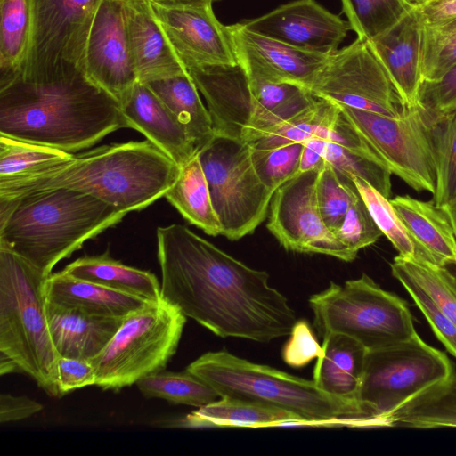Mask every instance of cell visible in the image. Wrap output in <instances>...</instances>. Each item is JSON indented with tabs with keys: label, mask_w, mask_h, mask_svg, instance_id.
<instances>
[{
	"label": "cell",
	"mask_w": 456,
	"mask_h": 456,
	"mask_svg": "<svg viewBox=\"0 0 456 456\" xmlns=\"http://www.w3.org/2000/svg\"><path fill=\"white\" fill-rule=\"evenodd\" d=\"M186 370L211 386L220 397L263 403L297 416L303 425L374 428L358 400L329 395L314 380L252 362L226 351L208 352Z\"/></svg>",
	"instance_id": "obj_5"
},
{
	"label": "cell",
	"mask_w": 456,
	"mask_h": 456,
	"mask_svg": "<svg viewBox=\"0 0 456 456\" xmlns=\"http://www.w3.org/2000/svg\"><path fill=\"white\" fill-rule=\"evenodd\" d=\"M186 316L160 299L126 315L105 348L91 362L95 386L118 391L163 370L175 354Z\"/></svg>",
	"instance_id": "obj_8"
},
{
	"label": "cell",
	"mask_w": 456,
	"mask_h": 456,
	"mask_svg": "<svg viewBox=\"0 0 456 456\" xmlns=\"http://www.w3.org/2000/svg\"><path fill=\"white\" fill-rule=\"evenodd\" d=\"M319 171L298 173L274 191L266 227L288 251L351 262L357 255L330 232L322 217L316 197Z\"/></svg>",
	"instance_id": "obj_14"
},
{
	"label": "cell",
	"mask_w": 456,
	"mask_h": 456,
	"mask_svg": "<svg viewBox=\"0 0 456 456\" xmlns=\"http://www.w3.org/2000/svg\"><path fill=\"white\" fill-rule=\"evenodd\" d=\"M237 62L248 77L310 90L330 55L302 51L235 23L226 26Z\"/></svg>",
	"instance_id": "obj_18"
},
{
	"label": "cell",
	"mask_w": 456,
	"mask_h": 456,
	"mask_svg": "<svg viewBox=\"0 0 456 456\" xmlns=\"http://www.w3.org/2000/svg\"><path fill=\"white\" fill-rule=\"evenodd\" d=\"M338 112L335 103L318 97L312 106L248 144L253 149H269L313 138L327 141Z\"/></svg>",
	"instance_id": "obj_35"
},
{
	"label": "cell",
	"mask_w": 456,
	"mask_h": 456,
	"mask_svg": "<svg viewBox=\"0 0 456 456\" xmlns=\"http://www.w3.org/2000/svg\"><path fill=\"white\" fill-rule=\"evenodd\" d=\"M309 305L322 338L345 334L367 351L396 345L417 333L407 303L366 273L343 285L330 281L326 289L310 297Z\"/></svg>",
	"instance_id": "obj_7"
},
{
	"label": "cell",
	"mask_w": 456,
	"mask_h": 456,
	"mask_svg": "<svg viewBox=\"0 0 456 456\" xmlns=\"http://www.w3.org/2000/svg\"><path fill=\"white\" fill-rule=\"evenodd\" d=\"M353 181L376 224L398 251V255L419 259L418 248L390 200L366 181L359 177H353Z\"/></svg>",
	"instance_id": "obj_41"
},
{
	"label": "cell",
	"mask_w": 456,
	"mask_h": 456,
	"mask_svg": "<svg viewBox=\"0 0 456 456\" xmlns=\"http://www.w3.org/2000/svg\"><path fill=\"white\" fill-rule=\"evenodd\" d=\"M335 236L353 253L374 244L382 235L361 195L347 210Z\"/></svg>",
	"instance_id": "obj_45"
},
{
	"label": "cell",
	"mask_w": 456,
	"mask_h": 456,
	"mask_svg": "<svg viewBox=\"0 0 456 456\" xmlns=\"http://www.w3.org/2000/svg\"><path fill=\"white\" fill-rule=\"evenodd\" d=\"M289 335L282 349V358L288 365L300 368L321 355L322 345L307 321H297Z\"/></svg>",
	"instance_id": "obj_46"
},
{
	"label": "cell",
	"mask_w": 456,
	"mask_h": 456,
	"mask_svg": "<svg viewBox=\"0 0 456 456\" xmlns=\"http://www.w3.org/2000/svg\"><path fill=\"white\" fill-rule=\"evenodd\" d=\"M121 2L138 1L149 2L162 6H197L208 5L218 0H118Z\"/></svg>",
	"instance_id": "obj_51"
},
{
	"label": "cell",
	"mask_w": 456,
	"mask_h": 456,
	"mask_svg": "<svg viewBox=\"0 0 456 456\" xmlns=\"http://www.w3.org/2000/svg\"><path fill=\"white\" fill-rule=\"evenodd\" d=\"M310 91L337 105L391 117L408 107L369 43L360 39L330 55Z\"/></svg>",
	"instance_id": "obj_13"
},
{
	"label": "cell",
	"mask_w": 456,
	"mask_h": 456,
	"mask_svg": "<svg viewBox=\"0 0 456 456\" xmlns=\"http://www.w3.org/2000/svg\"><path fill=\"white\" fill-rule=\"evenodd\" d=\"M302 149L300 142L269 149L251 148L256 171L270 190L275 191L298 174Z\"/></svg>",
	"instance_id": "obj_43"
},
{
	"label": "cell",
	"mask_w": 456,
	"mask_h": 456,
	"mask_svg": "<svg viewBox=\"0 0 456 456\" xmlns=\"http://www.w3.org/2000/svg\"><path fill=\"white\" fill-rule=\"evenodd\" d=\"M418 107L429 125L456 110V65L436 81H423Z\"/></svg>",
	"instance_id": "obj_44"
},
{
	"label": "cell",
	"mask_w": 456,
	"mask_h": 456,
	"mask_svg": "<svg viewBox=\"0 0 456 456\" xmlns=\"http://www.w3.org/2000/svg\"><path fill=\"white\" fill-rule=\"evenodd\" d=\"M62 272L151 302L161 299V285L152 273L126 265L112 258L109 251L83 256L66 265Z\"/></svg>",
	"instance_id": "obj_29"
},
{
	"label": "cell",
	"mask_w": 456,
	"mask_h": 456,
	"mask_svg": "<svg viewBox=\"0 0 456 456\" xmlns=\"http://www.w3.org/2000/svg\"><path fill=\"white\" fill-rule=\"evenodd\" d=\"M337 106L392 174L417 191L435 192L432 131L418 106L407 107L395 117Z\"/></svg>",
	"instance_id": "obj_12"
},
{
	"label": "cell",
	"mask_w": 456,
	"mask_h": 456,
	"mask_svg": "<svg viewBox=\"0 0 456 456\" xmlns=\"http://www.w3.org/2000/svg\"><path fill=\"white\" fill-rule=\"evenodd\" d=\"M422 19L418 7L368 42L408 107L418 106L422 78Z\"/></svg>",
	"instance_id": "obj_22"
},
{
	"label": "cell",
	"mask_w": 456,
	"mask_h": 456,
	"mask_svg": "<svg viewBox=\"0 0 456 456\" xmlns=\"http://www.w3.org/2000/svg\"><path fill=\"white\" fill-rule=\"evenodd\" d=\"M82 70L119 103L138 82L121 1H102L86 42Z\"/></svg>",
	"instance_id": "obj_15"
},
{
	"label": "cell",
	"mask_w": 456,
	"mask_h": 456,
	"mask_svg": "<svg viewBox=\"0 0 456 456\" xmlns=\"http://www.w3.org/2000/svg\"><path fill=\"white\" fill-rule=\"evenodd\" d=\"M47 278L18 255L0 248V354L12 359L49 396L60 398L58 354L45 310Z\"/></svg>",
	"instance_id": "obj_6"
},
{
	"label": "cell",
	"mask_w": 456,
	"mask_h": 456,
	"mask_svg": "<svg viewBox=\"0 0 456 456\" xmlns=\"http://www.w3.org/2000/svg\"><path fill=\"white\" fill-rule=\"evenodd\" d=\"M408 3H410L414 7L420 6L423 3H425L427 0H406Z\"/></svg>",
	"instance_id": "obj_54"
},
{
	"label": "cell",
	"mask_w": 456,
	"mask_h": 456,
	"mask_svg": "<svg viewBox=\"0 0 456 456\" xmlns=\"http://www.w3.org/2000/svg\"><path fill=\"white\" fill-rule=\"evenodd\" d=\"M146 398H159L173 404H185L200 408L220 396L208 383L190 372L166 371L147 375L136 382Z\"/></svg>",
	"instance_id": "obj_36"
},
{
	"label": "cell",
	"mask_w": 456,
	"mask_h": 456,
	"mask_svg": "<svg viewBox=\"0 0 456 456\" xmlns=\"http://www.w3.org/2000/svg\"><path fill=\"white\" fill-rule=\"evenodd\" d=\"M390 202L413 239L419 259L438 265L456 261V238L443 207L409 195L396 196Z\"/></svg>",
	"instance_id": "obj_25"
},
{
	"label": "cell",
	"mask_w": 456,
	"mask_h": 456,
	"mask_svg": "<svg viewBox=\"0 0 456 456\" xmlns=\"http://www.w3.org/2000/svg\"><path fill=\"white\" fill-rule=\"evenodd\" d=\"M44 406L26 396L10 394L0 395V422L2 424L22 420L42 411Z\"/></svg>",
	"instance_id": "obj_48"
},
{
	"label": "cell",
	"mask_w": 456,
	"mask_h": 456,
	"mask_svg": "<svg viewBox=\"0 0 456 456\" xmlns=\"http://www.w3.org/2000/svg\"><path fill=\"white\" fill-rule=\"evenodd\" d=\"M180 167L150 141L113 143L74 155L71 161L33 179L0 188V200L68 188L126 213L164 197Z\"/></svg>",
	"instance_id": "obj_3"
},
{
	"label": "cell",
	"mask_w": 456,
	"mask_h": 456,
	"mask_svg": "<svg viewBox=\"0 0 456 456\" xmlns=\"http://www.w3.org/2000/svg\"><path fill=\"white\" fill-rule=\"evenodd\" d=\"M443 266H444L451 274L456 287V261L446 263Z\"/></svg>",
	"instance_id": "obj_53"
},
{
	"label": "cell",
	"mask_w": 456,
	"mask_h": 456,
	"mask_svg": "<svg viewBox=\"0 0 456 456\" xmlns=\"http://www.w3.org/2000/svg\"><path fill=\"white\" fill-rule=\"evenodd\" d=\"M46 300L90 314L125 318L151 302L142 297L69 276L62 271L45 281Z\"/></svg>",
	"instance_id": "obj_27"
},
{
	"label": "cell",
	"mask_w": 456,
	"mask_h": 456,
	"mask_svg": "<svg viewBox=\"0 0 456 456\" xmlns=\"http://www.w3.org/2000/svg\"><path fill=\"white\" fill-rule=\"evenodd\" d=\"M164 197L191 224L208 235L221 234L220 223L197 154L180 167L178 177Z\"/></svg>",
	"instance_id": "obj_31"
},
{
	"label": "cell",
	"mask_w": 456,
	"mask_h": 456,
	"mask_svg": "<svg viewBox=\"0 0 456 456\" xmlns=\"http://www.w3.org/2000/svg\"><path fill=\"white\" fill-rule=\"evenodd\" d=\"M387 428H456V372L407 402L389 418Z\"/></svg>",
	"instance_id": "obj_33"
},
{
	"label": "cell",
	"mask_w": 456,
	"mask_h": 456,
	"mask_svg": "<svg viewBox=\"0 0 456 456\" xmlns=\"http://www.w3.org/2000/svg\"><path fill=\"white\" fill-rule=\"evenodd\" d=\"M324 159L337 171L352 180L353 177H359L385 197L388 198L391 195L392 172L375 154L326 141Z\"/></svg>",
	"instance_id": "obj_38"
},
{
	"label": "cell",
	"mask_w": 456,
	"mask_h": 456,
	"mask_svg": "<svg viewBox=\"0 0 456 456\" xmlns=\"http://www.w3.org/2000/svg\"><path fill=\"white\" fill-rule=\"evenodd\" d=\"M456 65V17L422 26V78L436 81Z\"/></svg>",
	"instance_id": "obj_42"
},
{
	"label": "cell",
	"mask_w": 456,
	"mask_h": 456,
	"mask_svg": "<svg viewBox=\"0 0 456 456\" xmlns=\"http://www.w3.org/2000/svg\"><path fill=\"white\" fill-rule=\"evenodd\" d=\"M126 29L138 82L148 84L187 73L149 2H122Z\"/></svg>",
	"instance_id": "obj_21"
},
{
	"label": "cell",
	"mask_w": 456,
	"mask_h": 456,
	"mask_svg": "<svg viewBox=\"0 0 456 456\" xmlns=\"http://www.w3.org/2000/svg\"><path fill=\"white\" fill-rule=\"evenodd\" d=\"M28 1L30 45L24 68L16 78L40 81L83 71L86 42L102 0Z\"/></svg>",
	"instance_id": "obj_11"
},
{
	"label": "cell",
	"mask_w": 456,
	"mask_h": 456,
	"mask_svg": "<svg viewBox=\"0 0 456 456\" xmlns=\"http://www.w3.org/2000/svg\"><path fill=\"white\" fill-rule=\"evenodd\" d=\"M392 275L403 285L437 338L456 357V287L443 265L396 256Z\"/></svg>",
	"instance_id": "obj_19"
},
{
	"label": "cell",
	"mask_w": 456,
	"mask_h": 456,
	"mask_svg": "<svg viewBox=\"0 0 456 456\" xmlns=\"http://www.w3.org/2000/svg\"><path fill=\"white\" fill-rule=\"evenodd\" d=\"M120 128H129L120 103L83 71L0 88V135L74 153Z\"/></svg>",
	"instance_id": "obj_2"
},
{
	"label": "cell",
	"mask_w": 456,
	"mask_h": 456,
	"mask_svg": "<svg viewBox=\"0 0 456 456\" xmlns=\"http://www.w3.org/2000/svg\"><path fill=\"white\" fill-rule=\"evenodd\" d=\"M445 212L447 213L456 238V199L446 204L443 207Z\"/></svg>",
	"instance_id": "obj_52"
},
{
	"label": "cell",
	"mask_w": 456,
	"mask_h": 456,
	"mask_svg": "<svg viewBox=\"0 0 456 456\" xmlns=\"http://www.w3.org/2000/svg\"><path fill=\"white\" fill-rule=\"evenodd\" d=\"M161 298L221 338L267 343L289 335L296 312L248 267L183 224L157 229Z\"/></svg>",
	"instance_id": "obj_1"
},
{
	"label": "cell",
	"mask_w": 456,
	"mask_h": 456,
	"mask_svg": "<svg viewBox=\"0 0 456 456\" xmlns=\"http://www.w3.org/2000/svg\"><path fill=\"white\" fill-rule=\"evenodd\" d=\"M127 213L94 196L57 188L0 200V248L45 275Z\"/></svg>",
	"instance_id": "obj_4"
},
{
	"label": "cell",
	"mask_w": 456,
	"mask_h": 456,
	"mask_svg": "<svg viewBox=\"0 0 456 456\" xmlns=\"http://www.w3.org/2000/svg\"><path fill=\"white\" fill-rule=\"evenodd\" d=\"M221 234L231 240L248 235L263 223L274 191L258 176L250 146L215 134L197 151Z\"/></svg>",
	"instance_id": "obj_10"
},
{
	"label": "cell",
	"mask_w": 456,
	"mask_h": 456,
	"mask_svg": "<svg viewBox=\"0 0 456 456\" xmlns=\"http://www.w3.org/2000/svg\"><path fill=\"white\" fill-rule=\"evenodd\" d=\"M58 389L63 396L76 389L95 386V370L88 360L58 356L55 364Z\"/></svg>",
	"instance_id": "obj_47"
},
{
	"label": "cell",
	"mask_w": 456,
	"mask_h": 456,
	"mask_svg": "<svg viewBox=\"0 0 456 456\" xmlns=\"http://www.w3.org/2000/svg\"><path fill=\"white\" fill-rule=\"evenodd\" d=\"M120 105L129 128L142 134L179 167L197 154L184 126L145 84L137 82Z\"/></svg>",
	"instance_id": "obj_23"
},
{
	"label": "cell",
	"mask_w": 456,
	"mask_h": 456,
	"mask_svg": "<svg viewBox=\"0 0 456 456\" xmlns=\"http://www.w3.org/2000/svg\"><path fill=\"white\" fill-rule=\"evenodd\" d=\"M326 140L313 138L303 143L298 173L321 169L324 164Z\"/></svg>",
	"instance_id": "obj_50"
},
{
	"label": "cell",
	"mask_w": 456,
	"mask_h": 456,
	"mask_svg": "<svg viewBox=\"0 0 456 456\" xmlns=\"http://www.w3.org/2000/svg\"><path fill=\"white\" fill-rule=\"evenodd\" d=\"M74 154L0 135V188L17 184L69 163Z\"/></svg>",
	"instance_id": "obj_32"
},
{
	"label": "cell",
	"mask_w": 456,
	"mask_h": 456,
	"mask_svg": "<svg viewBox=\"0 0 456 456\" xmlns=\"http://www.w3.org/2000/svg\"><path fill=\"white\" fill-rule=\"evenodd\" d=\"M248 29L302 51L331 55L351 29L315 0H296L242 22Z\"/></svg>",
	"instance_id": "obj_17"
},
{
	"label": "cell",
	"mask_w": 456,
	"mask_h": 456,
	"mask_svg": "<svg viewBox=\"0 0 456 456\" xmlns=\"http://www.w3.org/2000/svg\"><path fill=\"white\" fill-rule=\"evenodd\" d=\"M453 371L446 354L416 333L406 341L367 352L357 400L375 428H387L389 418L407 402Z\"/></svg>",
	"instance_id": "obj_9"
},
{
	"label": "cell",
	"mask_w": 456,
	"mask_h": 456,
	"mask_svg": "<svg viewBox=\"0 0 456 456\" xmlns=\"http://www.w3.org/2000/svg\"><path fill=\"white\" fill-rule=\"evenodd\" d=\"M418 9L423 24H440L456 17V0H427Z\"/></svg>",
	"instance_id": "obj_49"
},
{
	"label": "cell",
	"mask_w": 456,
	"mask_h": 456,
	"mask_svg": "<svg viewBox=\"0 0 456 456\" xmlns=\"http://www.w3.org/2000/svg\"><path fill=\"white\" fill-rule=\"evenodd\" d=\"M341 3L357 39L367 42L392 28L415 8L406 0H341Z\"/></svg>",
	"instance_id": "obj_37"
},
{
	"label": "cell",
	"mask_w": 456,
	"mask_h": 456,
	"mask_svg": "<svg viewBox=\"0 0 456 456\" xmlns=\"http://www.w3.org/2000/svg\"><path fill=\"white\" fill-rule=\"evenodd\" d=\"M303 425L296 415L271 405L243 398L223 396L197 408L184 418L165 424L167 427L267 428ZM164 426V425H163Z\"/></svg>",
	"instance_id": "obj_26"
},
{
	"label": "cell",
	"mask_w": 456,
	"mask_h": 456,
	"mask_svg": "<svg viewBox=\"0 0 456 456\" xmlns=\"http://www.w3.org/2000/svg\"><path fill=\"white\" fill-rule=\"evenodd\" d=\"M45 310L58 356L88 361L105 348L124 319L97 315L47 300Z\"/></svg>",
	"instance_id": "obj_24"
},
{
	"label": "cell",
	"mask_w": 456,
	"mask_h": 456,
	"mask_svg": "<svg viewBox=\"0 0 456 456\" xmlns=\"http://www.w3.org/2000/svg\"><path fill=\"white\" fill-rule=\"evenodd\" d=\"M188 71L206 101L215 134L242 141L256 112L244 69L238 63L196 67Z\"/></svg>",
	"instance_id": "obj_20"
},
{
	"label": "cell",
	"mask_w": 456,
	"mask_h": 456,
	"mask_svg": "<svg viewBox=\"0 0 456 456\" xmlns=\"http://www.w3.org/2000/svg\"><path fill=\"white\" fill-rule=\"evenodd\" d=\"M145 85L184 126L198 151L215 136L210 115L189 71Z\"/></svg>",
	"instance_id": "obj_30"
},
{
	"label": "cell",
	"mask_w": 456,
	"mask_h": 456,
	"mask_svg": "<svg viewBox=\"0 0 456 456\" xmlns=\"http://www.w3.org/2000/svg\"><path fill=\"white\" fill-rule=\"evenodd\" d=\"M367 349L340 333L322 337V354L314 368V381L325 393L357 400Z\"/></svg>",
	"instance_id": "obj_28"
},
{
	"label": "cell",
	"mask_w": 456,
	"mask_h": 456,
	"mask_svg": "<svg viewBox=\"0 0 456 456\" xmlns=\"http://www.w3.org/2000/svg\"><path fill=\"white\" fill-rule=\"evenodd\" d=\"M436 160L433 202L444 207L456 199V110L430 125Z\"/></svg>",
	"instance_id": "obj_39"
},
{
	"label": "cell",
	"mask_w": 456,
	"mask_h": 456,
	"mask_svg": "<svg viewBox=\"0 0 456 456\" xmlns=\"http://www.w3.org/2000/svg\"><path fill=\"white\" fill-rule=\"evenodd\" d=\"M32 29L28 0H0V88L22 71Z\"/></svg>",
	"instance_id": "obj_34"
},
{
	"label": "cell",
	"mask_w": 456,
	"mask_h": 456,
	"mask_svg": "<svg viewBox=\"0 0 456 456\" xmlns=\"http://www.w3.org/2000/svg\"><path fill=\"white\" fill-rule=\"evenodd\" d=\"M151 4L168 42L187 70L202 66L238 64L227 28L216 19L212 4Z\"/></svg>",
	"instance_id": "obj_16"
},
{
	"label": "cell",
	"mask_w": 456,
	"mask_h": 456,
	"mask_svg": "<svg viewBox=\"0 0 456 456\" xmlns=\"http://www.w3.org/2000/svg\"><path fill=\"white\" fill-rule=\"evenodd\" d=\"M359 196L354 181L324 161L317 177L316 197L322 217L330 232L338 231L350 206Z\"/></svg>",
	"instance_id": "obj_40"
}]
</instances>
